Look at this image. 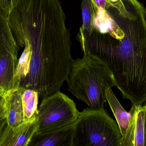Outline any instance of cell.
Masks as SVG:
<instances>
[{"mask_svg":"<svg viewBox=\"0 0 146 146\" xmlns=\"http://www.w3.org/2000/svg\"><path fill=\"white\" fill-rule=\"evenodd\" d=\"M145 146H146V135H145Z\"/></svg>","mask_w":146,"mask_h":146,"instance_id":"ac0fdd59","label":"cell"},{"mask_svg":"<svg viewBox=\"0 0 146 146\" xmlns=\"http://www.w3.org/2000/svg\"><path fill=\"white\" fill-rule=\"evenodd\" d=\"M19 1V0H0V13L10 17Z\"/></svg>","mask_w":146,"mask_h":146,"instance_id":"2e32d148","label":"cell"},{"mask_svg":"<svg viewBox=\"0 0 146 146\" xmlns=\"http://www.w3.org/2000/svg\"><path fill=\"white\" fill-rule=\"evenodd\" d=\"M39 93L32 89L24 88L22 99L25 121L36 117L38 113Z\"/></svg>","mask_w":146,"mask_h":146,"instance_id":"7c38bea8","label":"cell"},{"mask_svg":"<svg viewBox=\"0 0 146 146\" xmlns=\"http://www.w3.org/2000/svg\"><path fill=\"white\" fill-rule=\"evenodd\" d=\"M24 50L18 60L14 79L15 89L20 86L21 82L27 76L29 72L32 52L29 44L24 45Z\"/></svg>","mask_w":146,"mask_h":146,"instance_id":"4fadbf2b","label":"cell"},{"mask_svg":"<svg viewBox=\"0 0 146 146\" xmlns=\"http://www.w3.org/2000/svg\"><path fill=\"white\" fill-rule=\"evenodd\" d=\"M130 122L122 140V146H145L146 108L142 105L132 106Z\"/></svg>","mask_w":146,"mask_h":146,"instance_id":"9c48e42d","label":"cell"},{"mask_svg":"<svg viewBox=\"0 0 146 146\" xmlns=\"http://www.w3.org/2000/svg\"><path fill=\"white\" fill-rule=\"evenodd\" d=\"M13 32L19 46L27 43L32 52L29 72L20 86L42 98L60 91L74 61L70 30L52 18L33 16L19 22Z\"/></svg>","mask_w":146,"mask_h":146,"instance_id":"7a4b0ae2","label":"cell"},{"mask_svg":"<svg viewBox=\"0 0 146 146\" xmlns=\"http://www.w3.org/2000/svg\"><path fill=\"white\" fill-rule=\"evenodd\" d=\"M107 100L118 124L123 137L125 135L128 129L130 122L131 113L130 111L127 112L123 107L111 88L109 90L107 94Z\"/></svg>","mask_w":146,"mask_h":146,"instance_id":"8fae6325","label":"cell"},{"mask_svg":"<svg viewBox=\"0 0 146 146\" xmlns=\"http://www.w3.org/2000/svg\"><path fill=\"white\" fill-rule=\"evenodd\" d=\"M145 106V107H146V106Z\"/></svg>","mask_w":146,"mask_h":146,"instance_id":"d6986e66","label":"cell"},{"mask_svg":"<svg viewBox=\"0 0 146 146\" xmlns=\"http://www.w3.org/2000/svg\"><path fill=\"white\" fill-rule=\"evenodd\" d=\"M144 18L146 23V9H145V11H144Z\"/></svg>","mask_w":146,"mask_h":146,"instance_id":"e0dca14e","label":"cell"},{"mask_svg":"<svg viewBox=\"0 0 146 146\" xmlns=\"http://www.w3.org/2000/svg\"><path fill=\"white\" fill-rule=\"evenodd\" d=\"M74 123L52 132L44 134L36 132L29 146H73Z\"/></svg>","mask_w":146,"mask_h":146,"instance_id":"30bf717a","label":"cell"},{"mask_svg":"<svg viewBox=\"0 0 146 146\" xmlns=\"http://www.w3.org/2000/svg\"><path fill=\"white\" fill-rule=\"evenodd\" d=\"M145 9L138 1L126 11L111 7L96 19L91 32L80 28L77 35L84 54L107 67L132 106L146 102Z\"/></svg>","mask_w":146,"mask_h":146,"instance_id":"6da1fadb","label":"cell"},{"mask_svg":"<svg viewBox=\"0 0 146 146\" xmlns=\"http://www.w3.org/2000/svg\"><path fill=\"white\" fill-rule=\"evenodd\" d=\"M82 25L81 29L88 33L94 27L95 10L92 0H82Z\"/></svg>","mask_w":146,"mask_h":146,"instance_id":"5bb4252c","label":"cell"},{"mask_svg":"<svg viewBox=\"0 0 146 146\" xmlns=\"http://www.w3.org/2000/svg\"><path fill=\"white\" fill-rule=\"evenodd\" d=\"M132 0H92L94 6L100 7L106 11L109 7H113L119 10L126 7V3Z\"/></svg>","mask_w":146,"mask_h":146,"instance_id":"9a60e30c","label":"cell"},{"mask_svg":"<svg viewBox=\"0 0 146 146\" xmlns=\"http://www.w3.org/2000/svg\"><path fill=\"white\" fill-rule=\"evenodd\" d=\"M10 26L9 17L0 14V95L15 89L14 79L19 46Z\"/></svg>","mask_w":146,"mask_h":146,"instance_id":"8992f818","label":"cell"},{"mask_svg":"<svg viewBox=\"0 0 146 146\" xmlns=\"http://www.w3.org/2000/svg\"><path fill=\"white\" fill-rule=\"evenodd\" d=\"M123 136L116 120L104 108H85L74 123L73 146H122Z\"/></svg>","mask_w":146,"mask_h":146,"instance_id":"277c9868","label":"cell"},{"mask_svg":"<svg viewBox=\"0 0 146 146\" xmlns=\"http://www.w3.org/2000/svg\"><path fill=\"white\" fill-rule=\"evenodd\" d=\"M79 113L74 101L60 91L42 98L38 108L36 132L48 133L71 125Z\"/></svg>","mask_w":146,"mask_h":146,"instance_id":"5b68a950","label":"cell"},{"mask_svg":"<svg viewBox=\"0 0 146 146\" xmlns=\"http://www.w3.org/2000/svg\"><path fill=\"white\" fill-rule=\"evenodd\" d=\"M0 125V146H28L38 130V119L36 116L14 127Z\"/></svg>","mask_w":146,"mask_h":146,"instance_id":"ba28073f","label":"cell"},{"mask_svg":"<svg viewBox=\"0 0 146 146\" xmlns=\"http://www.w3.org/2000/svg\"><path fill=\"white\" fill-rule=\"evenodd\" d=\"M68 90L92 109L104 108L107 94L116 86L112 74L101 62L84 54L74 60L67 82Z\"/></svg>","mask_w":146,"mask_h":146,"instance_id":"3957f363","label":"cell"},{"mask_svg":"<svg viewBox=\"0 0 146 146\" xmlns=\"http://www.w3.org/2000/svg\"><path fill=\"white\" fill-rule=\"evenodd\" d=\"M24 89L20 86L0 95V123L14 127L25 122L22 99Z\"/></svg>","mask_w":146,"mask_h":146,"instance_id":"52a82bcc","label":"cell"}]
</instances>
